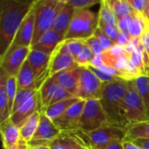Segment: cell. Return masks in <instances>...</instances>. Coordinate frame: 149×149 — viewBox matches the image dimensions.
Returning a JSON list of instances; mask_svg holds the SVG:
<instances>
[{"mask_svg":"<svg viewBox=\"0 0 149 149\" xmlns=\"http://www.w3.org/2000/svg\"><path fill=\"white\" fill-rule=\"evenodd\" d=\"M46 144L52 149H79L82 147L68 132H62L58 138Z\"/></svg>","mask_w":149,"mask_h":149,"instance_id":"28","label":"cell"},{"mask_svg":"<svg viewBox=\"0 0 149 149\" xmlns=\"http://www.w3.org/2000/svg\"><path fill=\"white\" fill-rule=\"evenodd\" d=\"M109 125L108 118L98 100H86L79 120V129L86 133Z\"/></svg>","mask_w":149,"mask_h":149,"instance_id":"8","label":"cell"},{"mask_svg":"<svg viewBox=\"0 0 149 149\" xmlns=\"http://www.w3.org/2000/svg\"><path fill=\"white\" fill-rule=\"evenodd\" d=\"M123 148H124V149H141L138 146H136L134 143H133L132 141H124Z\"/></svg>","mask_w":149,"mask_h":149,"instance_id":"45","label":"cell"},{"mask_svg":"<svg viewBox=\"0 0 149 149\" xmlns=\"http://www.w3.org/2000/svg\"><path fill=\"white\" fill-rule=\"evenodd\" d=\"M58 84L55 81V79L52 77L45 81V83L42 85L40 87L39 93H40V98H41V103H42V107L43 110L50 106L51 100L53 96V93L57 87ZM42 110V111H43Z\"/></svg>","mask_w":149,"mask_h":149,"instance_id":"29","label":"cell"},{"mask_svg":"<svg viewBox=\"0 0 149 149\" xmlns=\"http://www.w3.org/2000/svg\"><path fill=\"white\" fill-rule=\"evenodd\" d=\"M64 40L65 38L58 31L52 29L45 32L35 45L31 46V49L43 52L48 55H52L58 45Z\"/></svg>","mask_w":149,"mask_h":149,"instance_id":"19","label":"cell"},{"mask_svg":"<svg viewBox=\"0 0 149 149\" xmlns=\"http://www.w3.org/2000/svg\"><path fill=\"white\" fill-rule=\"evenodd\" d=\"M68 133L82 146L91 149L101 148L112 142L124 141L126 139L125 129L112 125L102 127L90 133L83 132L80 129Z\"/></svg>","mask_w":149,"mask_h":149,"instance_id":"4","label":"cell"},{"mask_svg":"<svg viewBox=\"0 0 149 149\" xmlns=\"http://www.w3.org/2000/svg\"><path fill=\"white\" fill-rule=\"evenodd\" d=\"M85 43H86V46L92 51V52L95 56L100 55L105 52V50L103 49L100 42L99 41V39L94 35L88 38H86V39H85Z\"/></svg>","mask_w":149,"mask_h":149,"instance_id":"39","label":"cell"},{"mask_svg":"<svg viewBox=\"0 0 149 149\" xmlns=\"http://www.w3.org/2000/svg\"><path fill=\"white\" fill-rule=\"evenodd\" d=\"M95 55L92 52V51L86 46L85 49H83V51L78 55V57L75 58L76 63L79 65V66H89L93 58H94Z\"/></svg>","mask_w":149,"mask_h":149,"instance_id":"36","label":"cell"},{"mask_svg":"<svg viewBox=\"0 0 149 149\" xmlns=\"http://www.w3.org/2000/svg\"><path fill=\"white\" fill-rule=\"evenodd\" d=\"M98 14L99 28L115 43L120 33L118 29V21L110 8L107 0H102L100 2V8Z\"/></svg>","mask_w":149,"mask_h":149,"instance_id":"13","label":"cell"},{"mask_svg":"<svg viewBox=\"0 0 149 149\" xmlns=\"http://www.w3.org/2000/svg\"><path fill=\"white\" fill-rule=\"evenodd\" d=\"M30 52L31 47L11 45L4 55L0 58V69L3 70L8 76L16 77L26 61Z\"/></svg>","mask_w":149,"mask_h":149,"instance_id":"10","label":"cell"},{"mask_svg":"<svg viewBox=\"0 0 149 149\" xmlns=\"http://www.w3.org/2000/svg\"><path fill=\"white\" fill-rule=\"evenodd\" d=\"M17 78L14 76H9L6 81V95L8 100V107L10 113H11L14 100L17 93Z\"/></svg>","mask_w":149,"mask_h":149,"instance_id":"34","label":"cell"},{"mask_svg":"<svg viewBox=\"0 0 149 149\" xmlns=\"http://www.w3.org/2000/svg\"><path fill=\"white\" fill-rule=\"evenodd\" d=\"M79 149H91V148H87V147H84V146H82V147H81Z\"/></svg>","mask_w":149,"mask_h":149,"instance_id":"48","label":"cell"},{"mask_svg":"<svg viewBox=\"0 0 149 149\" xmlns=\"http://www.w3.org/2000/svg\"><path fill=\"white\" fill-rule=\"evenodd\" d=\"M35 31V10H32L25 17L21 24L11 45L31 47Z\"/></svg>","mask_w":149,"mask_h":149,"instance_id":"16","label":"cell"},{"mask_svg":"<svg viewBox=\"0 0 149 149\" xmlns=\"http://www.w3.org/2000/svg\"><path fill=\"white\" fill-rule=\"evenodd\" d=\"M123 142L124 141H114V142H112L101 148L98 149H124L123 148Z\"/></svg>","mask_w":149,"mask_h":149,"instance_id":"43","label":"cell"},{"mask_svg":"<svg viewBox=\"0 0 149 149\" xmlns=\"http://www.w3.org/2000/svg\"><path fill=\"white\" fill-rule=\"evenodd\" d=\"M0 131L4 149L15 146L21 141L20 129L11 121L10 119H8L0 124Z\"/></svg>","mask_w":149,"mask_h":149,"instance_id":"21","label":"cell"},{"mask_svg":"<svg viewBox=\"0 0 149 149\" xmlns=\"http://www.w3.org/2000/svg\"><path fill=\"white\" fill-rule=\"evenodd\" d=\"M39 120H40V112H36L31 117H29L25 120V122L19 127L20 136L22 141L29 143L32 140L38 127Z\"/></svg>","mask_w":149,"mask_h":149,"instance_id":"26","label":"cell"},{"mask_svg":"<svg viewBox=\"0 0 149 149\" xmlns=\"http://www.w3.org/2000/svg\"><path fill=\"white\" fill-rule=\"evenodd\" d=\"M105 65L120 72L124 80H134L141 75L130 61V53L126 46L115 45L108 51H105L102 54L95 56L90 65L98 67Z\"/></svg>","mask_w":149,"mask_h":149,"instance_id":"3","label":"cell"},{"mask_svg":"<svg viewBox=\"0 0 149 149\" xmlns=\"http://www.w3.org/2000/svg\"><path fill=\"white\" fill-rule=\"evenodd\" d=\"M16 78H17L18 89L38 90L37 86H36V79H35L34 73L27 59L22 65Z\"/></svg>","mask_w":149,"mask_h":149,"instance_id":"23","label":"cell"},{"mask_svg":"<svg viewBox=\"0 0 149 149\" xmlns=\"http://www.w3.org/2000/svg\"><path fill=\"white\" fill-rule=\"evenodd\" d=\"M127 90V81L120 79L112 83H103L100 103L108 118L109 125L125 128L127 126L123 110L124 97Z\"/></svg>","mask_w":149,"mask_h":149,"instance_id":"2","label":"cell"},{"mask_svg":"<svg viewBox=\"0 0 149 149\" xmlns=\"http://www.w3.org/2000/svg\"><path fill=\"white\" fill-rule=\"evenodd\" d=\"M123 110L127 125L149 120L134 80L127 81V90L124 97Z\"/></svg>","mask_w":149,"mask_h":149,"instance_id":"7","label":"cell"},{"mask_svg":"<svg viewBox=\"0 0 149 149\" xmlns=\"http://www.w3.org/2000/svg\"><path fill=\"white\" fill-rule=\"evenodd\" d=\"M86 105V100L80 101L71 107L66 112L53 120L55 126L61 132H72L79 129V120Z\"/></svg>","mask_w":149,"mask_h":149,"instance_id":"11","label":"cell"},{"mask_svg":"<svg viewBox=\"0 0 149 149\" xmlns=\"http://www.w3.org/2000/svg\"><path fill=\"white\" fill-rule=\"evenodd\" d=\"M29 149H52L47 144H36L29 145Z\"/></svg>","mask_w":149,"mask_h":149,"instance_id":"46","label":"cell"},{"mask_svg":"<svg viewBox=\"0 0 149 149\" xmlns=\"http://www.w3.org/2000/svg\"><path fill=\"white\" fill-rule=\"evenodd\" d=\"M61 131L55 126L53 121L47 117L44 111L40 112V120L38 127L29 145L46 144L61 134Z\"/></svg>","mask_w":149,"mask_h":149,"instance_id":"12","label":"cell"},{"mask_svg":"<svg viewBox=\"0 0 149 149\" xmlns=\"http://www.w3.org/2000/svg\"><path fill=\"white\" fill-rule=\"evenodd\" d=\"M127 2L134 11L143 17L148 0H127Z\"/></svg>","mask_w":149,"mask_h":149,"instance_id":"41","label":"cell"},{"mask_svg":"<svg viewBox=\"0 0 149 149\" xmlns=\"http://www.w3.org/2000/svg\"><path fill=\"white\" fill-rule=\"evenodd\" d=\"M65 5L64 0H38L35 1V31L31 45H35L40 38L52 30L58 13Z\"/></svg>","mask_w":149,"mask_h":149,"instance_id":"5","label":"cell"},{"mask_svg":"<svg viewBox=\"0 0 149 149\" xmlns=\"http://www.w3.org/2000/svg\"><path fill=\"white\" fill-rule=\"evenodd\" d=\"M98 27L99 14H96L94 11L89 9L76 10L69 30L65 37V40H85L93 36Z\"/></svg>","mask_w":149,"mask_h":149,"instance_id":"6","label":"cell"},{"mask_svg":"<svg viewBox=\"0 0 149 149\" xmlns=\"http://www.w3.org/2000/svg\"><path fill=\"white\" fill-rule=\"evenodd\" d=\"M107 3L118 22L134 11L127 3V0H107Z\"/></svg>","mask_w":149,"mask_h":149,"instance_id":"30","label":"cell"},{"mask_svg":"<svg viewBox=\"0 0 149 149\" xmlns=\"http://www.w3.org/2000/svg\"><path fill=\"white\" fill-rule=\"evenodd\" d=\"M75 11L76 10L72 5L66 3L65 1V5L57 15L52 29L58 31L64 38L69 30Z\"/></svg>","mask_w":149,"mask_h":149,"instance_id":"20","label":"cell"},{"mask_svg":"<svg viewBox=\"0 0 149 149\" xmlns=\"http://www.w3.org/2000/svg\"><path fill=\"white\" fill-rule=\"evenodd\" d=\"M80 100H81L77 97L70 98V99L59 101L52 106H49L48 107L45 108L43 111L47 115V117L53 121L58 117H59L61 114H63L65 112H66L71 107H72L74 104H76L77 102H79Z\"/></svg>","mask_w":149,"mask_h":149,"instance_id":"25","label":"cell"},{"mask_svg":"<svg viewBox=\"0 0 149 149\" xmlns=\"http://www.w3.org/2000/svg\"><path fill=\"white\" fill-rule=\"evenodd\" d=\"M126 139L127 141H134L139 139H149V120L128 124L125 127Z\"/></svg>","mask_w":149,"mask_h":149,"instance_id":"24","label":"cell"},{"mask_svg":"<svg viewBox=\"0 0 149 149\" xmlns=\"http://www.w3.org/2000/svg\"><path fill=\"white\" fill-rule=\"evenodd\" d=\"M78 66H79V65L76 63L75 59L70 54L61 52L59 51L58 47H57L55 52L52 55L49 67L42 79V85L45 83V81L46 79L52 78L55 74L64 72V71H66V70H69V69L78 67Z\"/></svg>","mask_w":149,"mask_h":149,"instance_id":"14","label":"cell"},{"mask_svg":"<svg viewBox=\"0 0 149 149\" xmlns=\"http://www.w3.org/2000/svg\"><path fill=\"white\" fill-rule=\"evenodd\" d=\"M51 58H52V55H48L40 51L31 49L27 60L34 73L38 90H39L42 86V79L45 72H47Z\"/></svg>","mask_w":149,"mask_h":149,"instance_id":"15","label":"cell"},{"mask_svg":"<svg viewBox=\"0 0 149 149\" xmlns=\"http://www.w3.org/2000/svg\"><path fill=\"white\" fill-rule=\"evenodd\" d=\"M141 149H149V139H139L132 141Z\"/></svg>","mask_w":149,"mask_h":149,"instance_id":"42","label":"cell"},{"mask_svg":"<svg viewBox=\"0 0 149 149\" xmlns=\"http://www.w3.org/2000/svg\"><path fill=\"white\" fill-rule=\"evenodd\" d=\"M81 69L82 66L69 69L55 74L54 76H52V78L55 79L58 86L66 90L74 97H76Z\"/></svg>","mask_w":149,"mask_h":149,"instance_id":"18","label":"cell"},{"mask_svg":"<svg viewBox=\"0 0 149 149\" xmlns=\"http://www.w3.org/2000/svg\"><path fill=\"white\" fill-rule=\"evenodd\" d=\"M66 3L72 5L75 10H86L90 7L100 3L99 0H65Z\"/></svg>","mask_w":149,"mask_h":149,"instance_id":"38","label":"cell"},{"mask_svg":"<svg viewBox=\"0 0 149 149\" xmlns=\"http://www.w3.org/2000/svg\"><path fill=\"white\" fill-rule=\"evenodd\" d=\"M137 91L143 101L147 116L149 119V77L140 76L134 79Z\"/></svg>","mask_w":149,"mask_h":149,"instance_id":"31","label":"cell"},{"mask_svg":"<svg viewBox=\"0 0 149 149\" xmlns=\"http://www.w3.org/2000/svg\"><path fill=\"white\" fill-rule=\"evenodd\" d=\"M38 91V90H28V89H18L15 100H14V104H13V107H12V111L10 115L15 113L17 109H19L24 104H25L31 98H32Z\"/></svg>","mask_w":149,"mask_h":149,"instance_id":"33","label":"cell"},{"mask_svg":"<svg viewBox=\"0 0 149 149\" xmlns=\"http://www.w3.org/2000/svg\"><path fill=\"white\" fill-rule=\"evenodd\" d=\"M127 33L131 40L140 38L144 33L148 23L140 14L133 11L127 17Z\"/></svg>","mask_w":149,"mask_h":149,"instance_id":"22","label":"cell"},{"mask_svg":"<svg viewBox=\"0 0 149 149\" xmlns=\"http://www.w3.org/2000/svg\"><path fill=\"white\" fill-rule=\"evenodd\" d=\"M65 42L70 55L74 59L83 51V49L86 47L85 40L82 39H68V40H65Z\"/></svg>","mask_w":149,"mask_h":149,"instance_id":"35","label":"cell"},{"mask_svg":"<svg viewBox=\"0 0 149 149\" xmlns=\"http://www.w3.org/2000/svg\"><path fill=\"white\" fill-rule=\"evenodd\" d=\"M143 17L145 18V20L149 24V0L148 2L147 7H146V9H145L144 14H143Z\"/></svg>","mask_w":149,"mask_h":149,"instance_id":"47","label":"cell"},{"mask_svg":"<svg viewBox=\"0 0 149 149\" xmlns=\"http://www.w3.org/2000/svg\"><path fill=\"white\" fill-rule=\"evenodd\" d=\"M88 67L100 79L102 83H112V82H115V81H118L120 80V79L113 76V75H111V74H108L101 70H100L99 68L97 67H94V66H92V65H89V66H86Z\"/></svg>","mask_w":149,"mask_h":149,"instance_id":"40","label":"cell"},{"mask_svg":"<svg viewBox=\"0 0 149 149\" xmlns=\"http://www.w3.org/2000/svg\"><path fill=\"white\" fill-rule=\"evenodd\" d=\"M8 149H29V143L24 141H20L17 144H16L15 146L10 148Z\"/></svg>","mask_w":149,"mask_h":149,"instance_id":"44","label":"cell"},{"mask_svg":"<svg viewBox=\"0 0 149 149\" xmlns=\"http://www.w3.org/2000/svg\"><path fill=\"white\" fill-rule=\"evenodd\" d=\"M103 83L88 68L82 66L76 97L83 100H98L102 97Z\"/></svg>","mask_w":149,"mask_h":149,"instance_id":"9","label":"cell"},{"mask_svg":"<svg viewBox=\"0 0 149 149\" xmlns=\"http://www.w3.org/2000/svg\"><path fill=\"white\" fill-rule=\"evenodd\" d=\"M35 1L1 0L0 2V58L11 45L25 17Z\"/></svg>","mask_w":149,"mask_h":149,"instance_id":"1","label":"cell"},{"mask_svg":"<svg viewBox=\"0 0 149 149\" xmlns=\"http://www.w3.org/2000/svg\"><path fill=\"white\" fill-rule=\"evenodd\" d=\"M140 46L143 57L146 76L149 77V25L140 38Z\"/></svg>","mask_w":149,"mask_h":149,"instance_id":"32","label":"cell"},{"mask_svg":"<svg viewBox=\"0 0 149 149\" xmlns=\"http://www.w3.org/2000/svg\"><path fill=\"white\" fill-rule=\"evenodd\" d=\"M42 110H43V107H42V103H41V98H40V93L38 91L25 104H24L19 109H17L15 113H13L10 115V119L15 125L20 127L25 122V120L29 117H31L34 113L41 112Z\"/></svg>","mask_w":149,"mask_h":149,"instance_id":"17","label":"cell"},{"mask_svg":"<svg viewBox=\"0 0 149 149\" xmlns=\"http://www.w3.org/2000/svg\"><path fill=\"white\" fill-rule=\"evenodd\" d=\"M8 77V74L0 69V124L10 117L6 95V81Z\"/></svg>","mask_w":149,"mask_h":149,"instance_id":"27","label":"cell"},{"mask_svg":"<svg viewBox=\"0 0 149 149\" xmlns=\"http://www.w3.org/2000/svg\"><path fill=\"white\" fill-rule=\"evenodd\" d=\"M93 35L99 39V41L100 42V44H101V45H102V47H103V49H104L105 51H108V50L112 49L113 46L116 45V44L114 43V41H113V40H112L106 33H104L99 27H98V29L95 31V32H94Z\"/></svg>","mask_w":149,"mask_h":149,"instance_id":"37","label":"cell"}]
</instances>
